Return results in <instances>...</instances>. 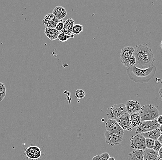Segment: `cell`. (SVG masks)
<instances>
[{
  "instance_id": "1",
  "label": "cell",
  "mask_w": 162,
  "mask_h": 160,
  "mask_svg": "<svg viewBox=\"0 0 162 160\" xmlns=\"http://www.w3.org/2000/svg\"><path fill=\"white\" fill-rule=\"evenodd\" d=\"M155 66L145 68H140L136 65L131 66L127 69V74L132 81L136 83H147L152 80L156 75Z\"/></svg>"
},
{
  "instance_id": "2",
  "label": "cell",
  "mask_w": 162,
  "mask_h": 160,
  "mask_svg": "<svg viewBox=\"0 0 162 160\" xmlns=\"http://www.w3.org/2000/svg\"><path fill=\"white\" fill-rule=\"evenodd\" d=\"M134 56L136 58V66L152 67L155 60L152 49L148 47L146 43L139 44L134 47Z\"/></svg>"
},
{
  "instance_id": "3",
  "label": "cell",
  "mask_w": 162,
  "mask_h": 160,
  "mask_svg": "<svg viewBox=\"0 0 162 160\" xmlns=\"http://www.w3.org/2000/svg\"><path fill=\"white\" fill-rule=\"evenodd\" d=\"M141 122L144 121H154L159 116V112L155 106L148 104L143 106L139 111Z\"/></svg>"
},
{
  "instance_id": "4",
  "label": "cell",
  "mask_w": 162,
  "mask_h": 160,
  "mask_svg": "<svg viewBox=\"0 0 162 160\" xmlns=\"http://www.w3.org/2000/svg\"><path fill=\"white\" fill-rule=\"evenodd\" d=\"M126 113L125 104H117L108 108L107 112V117L108 120H117Z\"/></svg>"
},
{
  "instance_id": "5",
  "label": "cell",
  "mask_w": 162,
  "mask_h": 160,
  "mask_svg": "<svg viewBox=\"0 0 162 160\" xmlns=\"http://www.w3.org/2000/svg\"><path fill=\"white\" fill-rule=\"evenodd\" d=\"M160 125L157 123V119L154 121H144L141 122L140 124L136 127L135 132L137 134L146 133L157 129L159 128Z\"/></svg>"
},
{
  "instance_id": "6",
  "label": "cell",
  "mask_w": 162,
  "mask_h": 160,
  "mask_svg": "<svg viewBox=\"0 0 162 160\" xmlns=\"http://www.w3.org/2000/svg\"><path fill=\"white\" fill-rule=\"evenodd\" d=\"M130 146L132 149L136 150H144L146 148V139L141 134L132 136L130 139Z\"/></svg>"
},
{
  "instance_id": "7",
  "label": "cell",
  "mask_w": 162,
  "mask_h": 160,
  "mask_svg": "<svg viewBox=\"0 0 162 160\" xmlns=\"http://www.w3.org/2000/svg\"><path fill=\"white\" fill-rule=\"evenodd\" d=\"M105 125L107 131L108 132L121 137H123L124 136L125 133L124 130L119 125L116 120H108Z\"/></svg>"
},
{
  "instance_id": "8",
  "label": "cell",
  "mask_w": 162,
  "mask_h": 160,
  "mask_svg": "<svg viewBox=\"0 0 162 160\" xmlns=\"http://www.w3.org/2000/svg\"><path fill=\"white\" fill-rule=\"evenodd\" d=\"M25 154L29 159L32 160H37L42 156V151L40 148L38 146L31 145L26 148Z\"/></svg>"
},
{
  "instance_id": "9",
  "label": "cell",
  "mask_w": 162,
  "mask_h": 160,
  "mask_svg": "<svg viewBox=\"0 0 162 160\" xmlns=\"http://www.w3.org/2000/svg\"><path fill=\"white\" fill-rule=\"evenodd\" d=\"M105 141L111 146H114L121 144L124 140L123 137L119 136L106 131L105 133Z\"/></svg>"
},
{
  "instance_id": "10",
  "label": "cell",
  "mask_w": 162,
  "mask_h": 160,
  "mask_svg": "<svg viewBox=\"0 0 162 160\" xmlns=\"http://www.w3.org/2000/svg\"><path fill=\"white\" fill-rule=\"evenodd\" d=\"M116 121L124 131H131L133 129L130 121V115L127 113L117 119Z\"/></svg>"
},
{
  "instance_id": "11",
  "label": "cell",
  "mask_w": 162,
  "mask_h": 160,
  "mask_svg": "<svg viewBox=\"0 0 162 160\" xmlns=\"http://www.w3.org/2000/svg\"><path fill=\"white\" fill-rule=\"evenodd\" d=\"M59 21L53 13L47 14L43 20V23L47 28H55Z\"/></svg>"
},
{
  "instance_id": "12",
  "label": "cell",
  "mask_w": 162,
  "mask_h": 160,
  "mask_svg": "<svg viewBox=\"0 0 162 160\" xmlns=\"http://www.w3.org/2000/svg\"><path fill=\"white\" fill-rule=\"evenodd\" d=\"M126 109L128 114L139 113L140 111L141 106L138 101H128L125 104Z\"/></svg>"
},
{
  "instance_id": "13",
  "label": "cell",
  "mask_w": 162,
  "mask_h": 160,
  "mask_svg": "<svg viewBox=\"0 0 162 160\" xmlns=\"http://www.w3.org/2000/svg\"><path fill=\"white\" fill-rule=\"evenodd\" d=\"M144 160H159L158 153L153 149H146L143 151Z\"/></svg>"
},
{
  "instance_id": "14",
  "label": "cell",
  "mask_w": 162,
  "mask_h": 160,
  "mask_svg": "<svg viewBox=\"0 0 162 160\" xmlns=\"http://www.w3.org/2000/svg\"><path fill=\"white\" fill-rule=\"evenodd\" d=\"M53 13L59 20H63L66 15L67 11L64 7L62 6H57L55 7L53 11Z\"/></svg>"
},
{
  "instance_id": "15",
  "label": "cell",
  "mask_w": 162,
  "mask_h": 160,
  "mask_svg": "<svg viewBox=\"0 0 162 160\" xmlns=\"http://www.w3.org/2000/svg\"><path fill=\"white\" fill-rule=\"evenodd\" d=\"M161 132L158 128L149 131L146 133H143L141 134L144 137L145 139H150L154 140H157L161 134Z\"/></svg>"
},
{
  "instance_id": "16",
  "label": "cell",
  "mask_w": 162,
  "mask_h": 160,
  "mask_svg": "<svg viewBox=\"0 0 162 160\" xmlns=\"http://www.w3.org/2000/svg\"><path fill=\"white\" fill-rule=\"evenodd\" d=\"M74 20L72 18H69L65 21L63 29L61 32H64L69 36L72 34V30L74 24Z\"/></svg>"
},
{
  "instance_id": "17",
  "label": "cell",
  "mask_w": 162,
  "mask_h": 160,
  "mask_svg": "<svg viewBox=\"0 0 162 160\" xmlns=\"http://www.w3.org/2000/svg\"><path fill=\"white\" fill-rule=\"evenodd\" d=\"M60 32L57 30L55 28H46L44 33L46 36L50 40L54 41L58 38Z\"/></svg>"
},
{
  "instance_id": "18",
  "label": "cell",
  "mask_w": 162,
  "mask_h": 160,
  "mask_svg": "<svg viewBox=\"0 0 162 160\" xmlns=\"http://www.w3.org/2000/svg\"><path fill=\"white\" fill-rule=\"evenodd\" d=\"M129 160H144L143 151L135 150L129 154Z\"/></svg>"
},
{
  "instance_id": "19",
  "label": "cell",
  "mask_w": 162,
  "mask_h": 160,
  "mask_svg": "<svg viewBox=\"0 0 162 160\" xmlns=\"http://www.w3.org/2000/svg\"><path fill=\"white\" fill-rule=\"evenodd\" d=\"M130 118L132 128H136L141 123V118L139 113H134L130 114Z\"/></svg>"
},
{
  "instance_id": "20",
  "label": "cell",
  "mask_w": 162,
  "mask_h": 160,
  "mask_svg": "<svg viewBox=\"0 0 162 160\" xmlns=\"http://www.w3.org/2000/svg\"><path fill=\"white\" fill-rule=\"evenodd\" d=\"M135 52V49L132 46L125 47L122 49L121 51L120 58L128 57L133 56Z\"/></svg>"
},
{
  "instance_id": "21",
  "label": "cell",
  "mask_w": 162,
  "mask_h": 160,
  "mask_svg": "<svg viewBox=\"0 0 162 160\" xmlns=\"http://www.w3.org/2000/svg\"><path fill=\"white\" fill-rule=\"evenodd\" d=\"M121 61L124 66L127 67L128 68L134 65H136V58L134 55L131 56L121 59Z\"/></svg>"
},
{
  "instance_id": "22",
  "label": "cell",
  "mask_w": 162,
  "mask_h": 160,
  "mask_svg": "<svg viewBox=\"0 0 162 160\" xmlns=\"http://www.w3.org/2000/svg\"><path fill=\"white\" fill-rule=\"evenodd\" d=\"M83 27L80 24H75L73 27L72 33L75 35H78L83 31Z\"/></svg>"
},
{
  "instance_id": "23",
  "label": "cell",
  "mask_w": 162,
  "mask_h": 160,
  "mask_svg": "<svg viewBox=\"0 0 162 160\" xmlns=\"http://www.w3.org/2000/svg\"><path fill=\"white\" fill-rule=\"evenodd\" d=\"M6 87L5 85L0 82V102L2 101L6 95Z\"/></svg>"
},
{
  "instance_id": "24",
  "label": "cell",
  "mask_w": 162,
  "mask_h": 160,
  "mask_svg": "<svg viewBox=\"0 0 162 160\" xmlns=\"http://www.w3.org/2000/svg\"><path fill=\"white\" fill-rule=\"evenodd\" d=\"M86 95L85 91L82 89H77L76 91L75 96L77 99H82L84 98Z\"/></svg>"
},
{
  "instance_id": "25",
  "label": "cell",
  "mask_w": 162,
  "mask_h": 160,
  "mask_svg": "<svg viewBox=\"0 0 162 160\" xmlns=\"http://www.w3.org/2000/svg\"><path fill=\"white\" fill-rule=\"evenodd\" d=\"M58 38L60 42H65L70 38V36L64 32H60Z\"/></svg>"
},
{
  "instance_id": "26",
  "label": "cell",
  "mask_w": 162,
  "mask_h": 160,
  "mask_svg": "<svg viewBox=\"0 0 162 160\" xmlns=\"http://www.w3.org/2000/svg\"><path fill=\"white\" fill-rule=\"evenodd\" d=\"M155 140L150 139H146V149H153Z\"/></svg>"
},
{
  "instance_id": "27",
  "label": "cell",
  "mask_w": 162,
  "mask_h": 160,
  "mask_svg": "<svg viewBox=\"0 0 162 160\" xmlns=\"http://www.w3.org/2000/svg\"><path fill=\"white\" fill-rule=\"evenodd\" d=\"M65 21H63V20H59V22L56 25L55 29L57 30L59 32H61L63 29L64 27Z\"/></svg>"
},
{
  "instance_id": "28",
  "label": "cell",
  "mask_w": 162,
  "mask_h": 160,
  "mask_svg": "<svg viewBox=\"0 0 162 160\" xmlns=\"http://www.w3.org/2000/svg\"><path fill=\"white\" fill-rule=\"evenodd\" d=\"M162 147V144L157 140L155 141L154 144L153 148V150L154 151L158 153L159 150H160Z\"/></svg>"
},
{
  "instance_id": "29",
  "label": "cell",
  "mask_w": 162,
  "mask_h": 160,
  "mask_svg": "<svg viewBox=\"0 0 162 160\" xmlns=\"http://www.w3.org/2000/svg\"><path fill=\"white\" fill-rule=\"evenodd\" d=\"M100 155V160H108V159L110 157L109 154L107 152L103 153L101 154Z\"/></svg>"
},
{
  "instance_id": "30",
  "label": "cell",
  "mask_w": 162,
  "mask_h": 160,
  "mask_svg": "<svg viewBox=\"0 0 162 160\" xmlns=\"http://www.w3.org/2000/svg\"><path fill=\"white\" fill-rule=\"evenodd\" d=\"M157 123L159 124L160 125H162V115H160L157 118Z\"/></svg>"
},
{
  "instance_id": "31",
  "label": "cell",
  "mask_w": 162,
  "mask_h": 160,
  "mask_svg": "<svg viewBox=\"0 0 162 160\" xmlns=\"http://www.w3.org/2000/svg\"><path fill=\"white\" fill-rule=\"evenodd\" d=\"M158 155H159V160L162 159V147L158 152Z\"/></svg>"
},
{
  "instance_id": "32",
  "label": "cell",
  "mask_w": 162,
  "mask_h": 160,
  "mask_svg": "<svg viewBox=\"0 0 162 160\" xmlns=\"http://www.w3.org/2000/svg\"><path fill=\"white\" fill-rule=\"evenodd\" d=\"M92 160H100V155H95V156H94V157L92 158Z\"/></svg>"
},
{
  "instance_id": "33",
  "label": "cell",
  "mask_w": 162,
  "mask_h": 160,
  "mask_svg": "<svg viewBox=\"0 0 162 160\" xmlns=\"http://www.w3.org/2000/svg\"><path fill=\"white\" fill-rule=\"evenodd\" d=\"M158 93H159V96H160V97L161 98V100L162 101V87L160 88L159 91H158Z\"/></svg>"
},
{
  "instance_id": "34",
  "label": "cell",
  "mask_w": 162,
  "mask_h": 160,
  "mask_svg": "<svg viewBox=\"0 0 162 160\" xmlns=\"http://www.w3.org/2000/svg\"><path fill=\"white\" fill-rule=\"evenodd\" d=\"M157 140L162 144V134H161V135L159 136V138H158Z\"/></svg>"
},
{
  "instance_id": "35",
  "label": "cell",
  "mask_w": 162,
  "mask_h": 160,
  "mask_svg": "<svg viewBox=\"0 0 162 160\" xmlns=\"http://www.w3.org/2000/svg\"><path fill=\"white\" fill-rule=\"evenodd\" d=\"M158 129H159L160 132H161V133L162 134V125H160V126L159 127V128H158Z\"/></svg>"
},
{
  "instance_id": "36",
  "label": "cell",
  "mask_w": 162,
  "mask_h": 160,
  "mask_svg": "<svg viewBox=\"0 0 162 160\" xmlns=\"http://www.w3.org/2000/svg\"><path fill=\"white\" fill-rule=\"evenodd\" d=\"M108 160H115V158L113 157H110L109 158V159H108Z\"/></svg>"
},
{
  "instance_id": "37",
  "label": "cell",
  "mask_w": 162,
  "mask_h": 160,
  "mask_svg": "<svg viewBox=\"0 0 162 160\" xmlns=\"http://www.w3.org/2000/svg\"><path fill=\"white\" fill-rule=\"evenodd\" d=\"M74 37V34H73V33L70 35V38H73Z\"/></svg>"
},
{
  "instance_id": "38",
  "label": "cell",
  "mask_w": 162,
  "mask_h": 160,
  "mask_svg": "<svg viewBox=\"0 0 162 160\" xmlns=\"http://www.w3.org/2000/svg\"><path fill=\"white\" fill-rule=\"evenodd\" d=\"M160 47L162 49V40L161 41V44H160Z\"/></svg>"
},
{
  "instance_id": "39",
  "label": "cell",
  "mask_w": 162,
  "mask_h": 160,
  "mask_svg": "<svg viewBox=\"0 0 162 160\" xmlns=\"http://www.w3.org/2000/svg\"><path fill=\"white\" fill-rule=\"evenodd\" d=\"M161 84H162V81H161Z\"/></svg>"
},
{
  "instance_id": "40",
  "label": "cell",
  "mask_w": 162,
  "mask_h": 160,
  "mask_svg": "<svg viewBox=\"0 0 162 160\" xmlns=\"http://www.w3.org/2000/svg\"></svg>"
},
{
  "instance_id": "41",
  "label": "cell",
  "mask_w": 162,
  "mask_h": 160,
  "mask_svg": "<svg viewBox=\"0 0 162 160\" xmlns=\"http://www.w3.org/2000/svg\"></svg>"
}]
</instances>
